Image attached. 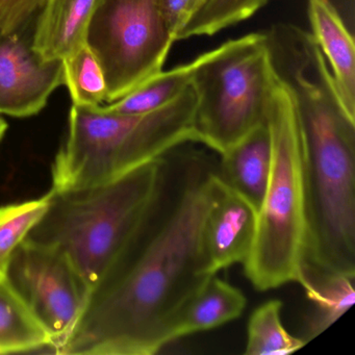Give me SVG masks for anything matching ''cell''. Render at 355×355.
Instances as JSON below:
<instances>
[{
	"label": "cell",
	"instance_id": "cell-17",
	"mask_svg": "<svg viewBox=\"0 0 355 355\" xmlns=\"http://www.w3.org/2000/svg\"><path fill=\"white\" fill-rule=\"evenodd\" d=\"M192 62L151 76L128 94L103 105L120 114H145L165 107L191 85Z\"/></svg>",
	"mask_w": 355,
	"mask_h": 355
},
{
	"label": "cell",
	"instance_id": "cell-6",
	"mask_svg": "<svg viewBox=\"0 0 355 355\" xmlns=\"http://www.w3.org/2000/svg\"><path fill=\"white\" fill-rule=\"evenodd\" d=\"M267 33L227 41L192 62L199 144L221 155L266 121L275 82Z\"/></svg>",
	"mask_w": 355,
	"mask_h": 355
},
{
	"label": "cell",
	"instance_id": "cell-11",
	"mask_svg": "<svg viewBox=\"0 0 355 355\" xmlns=\"http://www.w3.org/2000/svg\"><path fill=\"white\" fill-rule=\"evenodd\" d=\"M307 16L311 35L329 68L340 105L355 121L354 39L330 0H307Z\"/></svg>",
	"mask_w": 355,
	"mask_h": 355
},
{
	"label": "cell",
	"instance_id": "cell-19",
	"mask_svg": "<svg viewBox=\"0 0 355 355\" xmlns=\"http://www.w3.org/2000/svg\"><path fill=\"white\" fill-rule=\"evenodd\" d=\"M270 0H200L188 21L178 33V40L197 36H213L230 26L248 19Z\"/></svg>",
	"mask_w": 355,
	"mask_h": 355
},
{
	"label": "cell",
	"instance_id": "cell-12",
	"mask_svg": "<svg viewBox=\"0 0 355 355\" xmlns=\"http://www.w3.org/2000/svg\"><path fill=\"white\" fill-rule=\"evenodd\" d=\"M99 0H46L40 10L33 51L44 61H64L87 45Z\"/></svg>",
	"mask_w": 355,
	"mask_h": 355
},
{
	"label": "cell",
	"instance_id": "cell-18",
	"mask_svg": "<svg viewBox=\"0 0 355 355\" xmlns=\"http://www.w3.org/2000/svg\"><path fill=\"white\" fill-rule=\"evenodd\" d=\"M282 306L280 300H269L253 311L247 326L245 355L292 354L307 344L284 328Z\"/></svg>",
	"mask_w": 355,
	"mask_h": 355
},
{
	"label": "cell",
	"instance_id": "cell-5",
	"mask_svg": "<svg viewBox=\"0 0 355 355\" xmlns=\"http://www.w3.org/2000/svg\"><path fill=\"white\" fill-rule=\"evenodd\" d=\"M272 167L244 273L255 290L298 282L307 243L302 132L290 88L276 74L266 112Z\"/></svg>",
	"mask_w": 355,
	"mask_h": 355
},
{
	"label": "cell",
	"instance_id": "cell-10",
	"mask_svg": "<svg viewBox=\"0 0 355 355\" xmlns=\"http://www.w3.org/2000/svg\"><path fill=\"white\" fill-rule=\"evenodd\" d=\"M257 222L254 207L220 180L216 168L213 199L202 226L203 252L211 275L244 263L254 242Z\"/></svg>",
	"mask_w": 355,
	"mask_h": 355
},
{
	"label": "cell",
	"instance_id": "cell-16",
	"mask_svg": "<svg viewBox=\"0 0 355 355\" xmlns=\"http://www.w3.org/2000/svg\"><path fill=\"white\" fill-rule=\"evenodd\" d=\"M53 349L51 338L6 278L0 279V353Z\"/></svg>",
	"mask_w": 355,
	"mask_h": 355
},
{
	"label": "cell",
	"instance_id": "cell-23",
	"mask_svg": "<svg viewBox=\"0 0 355 355\" xmlns=\"http://www.w3.org/2000/svg\"><path fill=\"white\" fill-rule=\"evenodd\" d=\"M199 3L200 0H163L164 18L174 40Z\"/></svg>",
	"mask_w": 355,
	"mask_h": 355
},
{
	"label": "cell",
	"instance_id": "cell-22",
	"mask_svg": "<svg viewBox=\"0 0 355 355\" xmlns=\"http://www.w3.org/2000/svg\"><path fill=\"white\" fill-rule=\"evenodd\" d=\"M46 0H0V35L19 33Z\"/></svg>",
	"mask_w": 355,
	"mask_h": 355
},
{
	"label": "cell",
	"instance_id": "cell-21",
	"mask_svg": "<svg viewBox=\"0 0 355 355\" xmlns=\"http://www.w3.org/2000/svg\"><path fill=\"white\" fill-rule=\"evenodd\" d=\"M49 205L47 193L36 200L0 207V279L5 278L14 251L44 215Z\"/></svg>",
	"mask_w": 355,
	"mask_h": 355
},
{
	"label": "cell",
	"instance_id": "cell-4",
	"mask_svg": "<svg viewBox=\"0 0 355 355\" xmlns=\"http://www.w3.org/2000/svg\"><path fill=\"white\" fill-rule=\"evenodd\" d=\"M195 103L190 85L171 103L149 113L120 114L103 105H72L68 135L53 162L51 190L105 184L182 145L199 144Z\"/></svg>",
	"mask_w": 355,
	"mask_h": 355
},
{
	"label": "cell",
	"instance_id": "cell-24",
	"mask_svg": "<svg viewBox=\"0 0 355 355\" xmlns=\"http://www.w3.org/2000/svg\"><path fill=\"white\" fill-rule=\"evenodd\" d=\"M8 130V124L3 118L0 117V142L3 140V136H5L6 132Z\"/></svg>",
	"mask_w": 355,
	"mask_h": 355
},
{
	"label": "cell",
	"instance_id": "cell-15",
	"mask_svg": "<svg viewBox=\"0 0 355 355\" xmlns=\"http://www.w3.org/2000/svg\"><path fill=\"white\" fill-rule=\"evenodd\" d=\"M354 278L346 274L321 271L303 263L297 282L315 305L307 323V342L328 329L354 304Z\"/></svg>",
	"mask_w": 355,
	"mask_h": 355
},
{
	"label": "cell",
	"instance_id": "cell-1",
	"mask_svg": "<svg viewBox=\"0 0 355 355\" xmlns=\"http://www.w3.org/2000/svg\"><path fill=\"white\" fill-rule=\"evenodd\" d=\"M216 168L190 157L165 187L146 221L91 291L59 354L153 355L171 343L176 318L211 276L202 226Z\"/></svg>",
	"mask_w": 355,
	"mask_h": 355
},
{
	"label": "cell",
	"instance_id": "cell-7",
	"mask_svg": "<svg viewBox=\"0 0 355 355\" xmlns=\"http://www.w3.org/2000/svg\"><path fill=\"white\" fill-rule=\"evenodd\" d=\"M174 42L163 0H99L87 45L105 74L107 103L161 72Z\"/></svg>",
	"mask_w": 355,
	"mask_h": 355
},
{
	"label": "cell",
	"instance_id": "cell-8",
	"mask_svg": "<svg viewBox=\"0 0 355 355\" xmlns=\"http://www.w3.org/2000/svg\"><path fill=\"white\" fill-rule=\"evenodd\" d=\"M5 278L59 354L88 303V282L62 251L26 240L14 251Z\"/></svg>",
	"mask_w": 355,
	"mask_h": 355
},
{
	"label": "cell",
	"instance_id": "cell-2",
	"mask_svg": "<svg viewBox=\"0 0 355 355\" xmlns=\"http://www.w3.org/2000/svg\"><path fill=\"white\" fill-rule=\"evenodd\" d=\"M274 68L294 97L302 132L304 263L355 277V121L343 110L315 41L286 45Z\"/></svg>",
	"mask_w": 355,
	"mask_h": 355
},
{
	"label": "cell",
	"instance_id": "cell-3",
	"mask_svg": "<svg viewBox=\"0 0 355 355\" xmlns=\"http://www.w3.org/2000/svg\"><path fill=\"white\" fill-rule=\"evenodd\" d=\"M169 168L166 155L105 184L51 190L44 215L24 240L62 251L93 290L146 221Z\"/></svg>",
	"mask_w": 355,
	"mask_h": 355
},
{
	"label": "cell",
	"instance_id": "cell-14",
	"mask_svg": "<svg viewBox=\"0 0 355 355\" xmlns=\"http://www.w3.org/2000/svg\"><path fill=\"white\" fill-rule=\"evenodd\" d=\"M246 303L242 291L218 277L217 274L209 276L176 318L171 343L238 319Z\"/></svg>",
	"mask_w": 355,
	"mask_h": 355
},
{
	"label": "cell",
	"instance_id": "cell-13",
	"mask_svg": "<svg viewBox=\"0 0 355 355\" xmlns=\"http://www.w3.org/2000/svg\"><path fill=\"white\" fill-rule=\"evenodd\" d=\"M220 180L246 199L255 211L261 209L272 167V142L266 121L220 155Z\"/></svg>",
	"mask_w": 355,
	"mask_h": 355
},
{
	"label": "cell",
	"instance_id": "cell-20",
	"mask_svg": "<svg viewBox=\"0 0 355 355\" xmlns=\"http://www.w3.org/2000/svg\"><path fill=\"white\" fill-rule=\"evenodd\" d=\"M64 85L76 105L94 107L107 101V83L98 60L88 45L63 61Z\"/></svg>",
	"mask_w": 355,
	"mask_h": 355
},
{
	"label": "cell",
	"instance_id": "cell-9",
	"mask_svg": "<svg viewBox=\"0 0 355 355\" xmlns=\"http://www.w3.org/2000/svg\"><path fill=\"white\" fill-rule=\"evenodd\" d=\"M64 85L63 61H44L19 33L0 35V114L30 117Z\"/></svg>",
	"mask_w": 355,
	"mask_h": 355
}]
</instances>
